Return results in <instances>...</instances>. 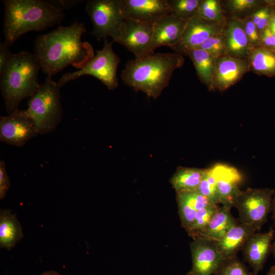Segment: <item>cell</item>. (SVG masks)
Here are the masks:
<instances>
[{
	"label": "cell",
	"mask_w": 275,
	"mask_h": 275,
	"mask_svg": "<svg viewBox=\"0 0 275 275\" xmlns=\"http://www.w3.org/2000/svg\"><path fill=\"white\" fill-rule=\"evenodd\" d=\"M86 32L84 24L75 22L37 36L33 53L43 72L52 77L69 65L83 68L94 56L92 46L82 41Z\"/></svg>",
	"instance_id": "cell-1"
},
{
	"label": "cell",
	"mask_w": 275,
	"mask_h": 275,
	"mask_svg": "<svg viewBox=\"0 0 275 275\" xmlns=\"http://www.w3.org/2000/svg\"><path fill=\"white\" fill-rule=\"evenodd\" d=\"M184 62L178 53H157L130 60L121 74L123 82L154 99L169 84L174 71Z\"/></svg>",
	"instance_id": "cell-2"
},
{
	"label": "cell",
	"mask_w": 275,
	"mask_h": 275,
	"mask_svg": "<svg viewBox=\"0 0 275 275\" xmlns=\"http://www.w3.org/2000/svg\"><path fill=\"white\" fill-rule=\"evenodd\" d=\"M5 43L12 45L30 31H41L60 23L63 12L41 0H4Z\"/></svg>",
	"instance_id": "cell-3"
},
{
	"label": "cell",
	"mask_w": 275,
	"mask_h": 275,
	"mask_svg": "<svg viewBox=\"0 0 275 275\" xmlns=\"http://www.w3.org/2000/svg\"><path fill=\"white\" fill-rule=\"evenodd\" d=\"M41 69L34 53L21 51L12 53L10 60L1 76V90L6 109L10 114L17 111L20 102L31 97L40 84L38 75Z\"/></svg>",
	"instance_id": "cell-4"
},
{
	"label": "cell",
	"mask_w": 275,
	"mask_h": 275,
	"mask_svg": "<svg viewBox=\"0 0 275 275\" xmlns=\"http://www.w3.org/2000/svg\"><path fill=\"white\" fill-rule=\"evenodd\" d=\"M58 82L47 76L36 93L29 98L23 113L34 122L39 134L54 131L60 123L63 111Z\"/></svg>",
	"instance_id": "cell-5"
},
{
	"label": "cell",
	"mask_w": 275,
	"mask_h": 275,
	"mask_svg": "<svg viewBox=\"0 0 275 275\" xmlns=\"http://www.w3.org/2000/svg\"><path fill=\"white\" fill-rule=\"evenodd\" d=\"M114 41L104 39L103 47L81 69L64 74L59 80L61 88L66 83L84 75H91L101 81L108 89L118 85L117 69L120 60L113 48Z\"/></svg>",
	"instance_id": "cell-6"
},
{
	"label": "cell",
	"mask_w": 275,
	"mask_h": 275,
	"mask_svg": "<svg viewBox=\"0 0 275 275\" xmlns=\"http://www.w3.org/2000/svg\"><path fill=\"white\" fill-rule=\"evenodd\" d=\"M275 189L251 188L241 191L234 207L238 210V222L259 231L272 210Z\"/></svg>",
	"instance_id": "cell-7"
},
{
	"label": "cell",
	"mask_w": 275,
	"mask_h": 275,
	"mask_svg": "<svg viewBox=\"0 0 275 275\" xmlns=\"http://www.w3.org/2000/svg\"><path fill=\"white\" fill-rule=\"evenodd\" d=\"M86 11L92 22V35L97 40L113 38L124 20L120 0H90Z\"/></svg>",
	"instance_id": "cell-8"
},
{
	"label": "cell",
	"mask_w": 275,
	"mask_h": 275,
	"mask_svg": "<svg viewBox=\"0 0 275 275\" xmlns=\"http://www.w3.org/2000/svg\"><path fill=\"white\" fill-rule=\"evenodd\" d=\"M153 33V23L124 19L112 39L140 58L154 53Z\"/></svg>",
	"instance_id": "cell-9"
},
{
	"label": "cell",
	"mask_w": 275,
	"mask_h": 275,
	"mask_svg": "<svg viewBox=\"0 0 275 275\" xmlns=\"http://www.w3.org/2000/svg\"><path fill=\"white\" fill-rule=\"evenodd\" d=\"M225 24L206 19L197 14L187 21L179 42L172 49L186 55L188 51L198 48L210 37L223 32Z\"/></svg>",
	"instance_id": "cell-10"
},
{
	"label": "cell",
	"mask_w": 275,
	"mask_h": 275,
	"mask_svg": "<svg viewBox=\"0 0 275 275\" xmlns=\"http://www.w3.org/2000/svg\"><path fill=\"white\" fill-rule=\"evenodd\" d=\"M38 134L34 122L23 111L17 109L8 116L0 118L1 142L22 147Z\"/></svg>",
	"instance_id": "cell-11"
},
{
	"label": "cell",
	"mask_w": 275,
	"mask_h": 275,
	"mask_svg": "<svg viewBox=\"0 0 275 275\" xmlns=\"http://www.w3.org/2000/svg\"><path fill=\"white\" fill-rule=\"evenodd\" d=\"M192 266L190 275H215L225 259L218 252L215 242L201 238L190 243Z\"/></svg>",
	"instance_id": "cell-12"
},
{
	"label": "cell",
	"mask_w": 275,
	"mask_h": 275,
	"mask_svg": "<svg viewBox=\"0 0 275 275\" xmlns=\"http://www.w3.org/2000/svg\"><path fill=\"white\" fill-rule=\"evenodd\" d=\"M124 19L154 23L170 14L168 0H120Z\"/></svg>",
	"instance_id": "cell-13"
},
{
	"label": "cell",
	"mask_w": 275,
	"mask_h": 275,
	"mask_svg": "<svg viewBox=\"0 0 275 275\" xmlns=\"http://www.w3.org/2000/svg\"><path fill=\"white\" fill-rule=\"evenodd\" d=\"M250 70L247 58L227 55L216 59L212 90L220 91L227 90Z\"/></svg>",
	"instance_id": "cell-14"
},
{
	"label": "cell",
	"mask_w": 275,
	"mask_h": 275,
	"mask_svg": "<svg viewBox=\"0 0 275 275\" xmlns=\"http://www.w3.org/2000/svg\"><path fill=\"white\" fill-rule=\"evenodd\" d=\"M274 230L270 228L263 233L256 232L248 239L242 249L245 261L252 269L253 275H258L271 252Z\"/></svg>",
	"instance_id": "cell-15"
},
{
	"label": "cell",
	"mask_w": 275,
	"mask_h": 275,
	"mask_svg": "<svg viewBox=\"0 0 275 275\" xmlns=\"http://www.w3.org/2000/svg\"><path fill=\"white\" fill-rule=\"evenodd\" d=\"M216 174V191L219 204L232 208L241 192L242 176L235 168L218 163L214 166Z\"/></svg>",
	"instance_id": "cell-16"
},
{
	"label": "cell",
	"mask_w": 275,
	"mask_h": 275,
	"mask_svg": "<svg viewBox=\"0 0 275 275\" xmlns=\"http://www.w3.org/2000/svg\"><path fill=\"white\" fill-rule=\"evenodd\" d=\"M187 21L171 14L153 23L152 49L168 46L172 48L180 41Z\"/></svg>",
	"instance_id": "cell-17"
},
{
	"label": "cell",
	"mask_w": 275,
	"mask_h": 275,
	"mask_svg": "<svg viewBox=\"0 0 275 275\" xmlns=\"http://www.w3.org/2000/svg\"><path fill=\"white\" fill-rule=\"evenodd\" d=\"M223 34L228 55L247 58L253 48L244 32L240 19L234 17L228 21H226Z\"/></svg>",
	"instance_id": "cell-18"
},
{
	"label": "cell",
	"mask_w": 275,
	"mask_h": 275,
	"mask_svg": "<svg viewBox=\"0 0 275 275\" xmlns=\"http://www.w3.org/2000/svg\"><path fill=\"white\" fill-rule=\"evenodd\" d=\"M256 232L253 227L237 221L221 240L215 243L225 260L233 258L242 250L249 237Z\"/></svg>",
	"instance_id": "cell-19"
},
{
	"label": "cell",
	"mask_w": 275,
	"mask_h": 275,
	"mask_svg": "<svg viewBox=\"0 0 275 275\" xmlns=\"http://www.w3.org/2000/svg\"><path fill=\"white\" fill-rule=\"evenodd\" d=\"M176 199L181 226L187 233L192 226L197 211L214 204L198 191L176 193Z\"/></svg>",
	"instance_id": "cell-20"
},
{
	"label": "cell",
	"mask_w": 275,
	"mask_h": 275,
	"mask_svg": "<svg viewBox=\"0 0 275 275\" xmlns=\"http://www.w3.org/2000/svg\"><path fill=\"white\" fill-rule=\"evenodd\" d=\"M231 209L229 207L223 205L219 207L208 225L197 238L206 239L214 242L221 240L237 222L233 216Z\"/></svg>",
	"instance_id": "cell-21"
},
{
	"label": "cell",
	"mask_w": 275,
	"mask_h": 275,
	"mask_svg": "<svg viewBox=\"0 0 275 275\" xmlns=\"http://www.w3.org/2000/svg\"><path fill=\"white\" fill-rule=\"evenodd\" d=\"M23 237L22 228L15 214L9 209L0 211V247L11 250Z\"/></svg>",
	"instance_id": "cell-22"
},
{
	"label": "cell",
	"mask_w": 275,
	"mask_h": 275,
	"mask_svg": "<svg viewBox=\"0 0 275 275\" xmlns=\"http://www.w3.org/2000/svg\"><path fill=\"white\" fill-rule=\"evenodd\" d=\"M186 55L192 60L200 81L211 90L216 59L200 48L190 50Z\"/></svg>",
	"instance_id": "cell-23"
},
{
	"label": "cell",
	"mask_w": 275,
	"mask_h": 275,
	"mask_svg": "<svg viewBox=\"0 0 275 275\" xmlns=\"http://www.w3.org/2000/svg\"><path fill=\"white\" fill-rule=\"evenodd\" d=\"M206 169L179 167L170 179L176 193L197 191Z\"/></svg>",
	"instance_id": "cell-24"
},
{
	"label": "cell",
	"mask_w": 275,
	"mask_h": 275,
	"mask_svg": "<svg viewBox=\"0 0 275 275\" xmlns=\"http://www.w3.org/2000/svg\"><path fill=\"white\" fill-rule=\"evenodd\" d=\"M251 70L268 77L275 76V51L263 46L253 48L247 57Z\"/></svg>",
	"instance_id": "cell-25"
},
{
	"label": "cell",
	"mask_w": 275,
	"mask_h": 275,
	"mask_svg": "<svg viewBox=\"0 0 275 275\" xmlns=\"http://www.w3.org/2000/svg\"><path fill=\"white\" fill-rule=\"evenodd\" d=\"M201 0H168L170 14L188 21L198 14Z\"/></svg>",
	"instance_id": "cell-26"
},
{
	"label": "cell",
	"mask_w": 275,
	"mask_h": 275,
	"mask_svg": "<svg viewBox=\"0 0 275 275\" xmlns=\"http://www.w3.org/2000/svg\"><path fill=\"white\" fill-rule=\"evenodd\" d=\"M217 204H211L195 214L192 226L187 232L193 239L197 238L208 225L219 208Z\"/></svg>",
	"instance_id": "cell-27"
},
{
	"label": "cell",
	"mask_w": 275,
	"mask_h": 275,
	"mask_svg": "<svg viewBox=\"0 0 275 275\" xmlns=\"http://www.w3.org/2000/svg\"><path fill=\"white\" fill-rule=\"evenodd\" d=\"M198 14L219 23H225L227 21L221 2L217 0H201Z\"/></svg>",
	"instance_id": "cell-28"
},
{
	"label": "cell",
	"mask_w": 275,
	"mask_h": 275,
	"mask_svg": "<svg viewBox=\"0 0 275 275\" xmlns=\"http://www.w3.org/2000/svg\"><path fill=\"white\" fill-rule=\"evenodd\" d=\"M197 191L213 203L219 204L216 191V174L214 166L206 170Z\"/></svg>",
	"instance_id": "cell-29"
},
{
	"label": "cell",
	"mask_w": 275,
	"mask_h": 275,
	"mask_svg": "<svg viewBox=\"0 0 275 275\" xmlns=\"http://www.w3.org/2000/svg\"><path fill=\"white\" fill-rule=\"evenodd\" d=\"M198 48L207 51L216 59L228 55L223 32L210 37Z\"/></svg>",
	"instance_id": "cell-30"
},
{
	"label": "cell",
	"mask_w": 275,
	"mask_h": 275,
	"mask_svg": "<svg viewBox=\"0 0 275 275\" xmlns=\"http://www.w3.org/2000/svg\"><path fill=\"white\" fill-rule=\"evenodd\" d=\"M215 275H253L237 257L225 260Z\"/></svg>",
	"instance_id": "cell-31"
},
{
	"label": "cell",
	"mask_w": 275,
	"mask_h": 275,
	"mask_svg": "<svg viewBox=\"0 0 275 275\" xmlns=\"http://www.w3.org/2000/svg\"><path fill=\"white\" fill-rule=\"evenodd\" d=\"M273 7L274 5L272 2H268V4L265 7L257 9L250 15L259 34L269 27L271 17L274 10Z\"/></svg>",
	"instance_id": "cell-32"
},
{
	"label": "cell",
	"mask_w": 275,
	"mask_h": 275,
	"mask_svg": "<svg viewBox=\"0 0 275 275\" xmlns=\"http://www.w3.org/2000/svg\"><path fill=\"white\" fill-rule=\"evenodd\" d=\"M240 19L252 47L254 48L260 46V34L250 15L243 19Z\"/></svg>",
	"instance_id": "cell-33"
},
{
	"label": "cell",
	"mask_w": 275,
	"mask_h": 275,
	"mask_svg": "<svg viewBox=\"0 0 275 275\" xmlns=\"http://www.w3.org/2000/svg\"><path fill=\"white\" fill-rule=\"evenodd\" d=\"M260 3L256 0H230L227 2V6L232 13L239 14L254 10Z\"/></svg>",
	"instance_id": "cell-34"
},
{
	"label": "cell",
	"mask_w": 275,
	"mask_h": 275,
	"mask_svg": "<svg viewBox=\"0 0 275 275\" xmlns=\"http://www.w3.org/2000/svg\"><path fill=\"white\" fill-rule=\"evenodd\" d=\"M10 186V179L8 176L5 163L4 160L0 161V199H3Z\"/></svg>",
	"instance_id": "cell-35"
},
{
	"label": "cell",
	"mask_w": 275,
	"mask_h": 275,
	"mask_svg": "<svg viewBox=\"0 0 275 275\" xmlns=\"http://www.w3.org/2000/svg\"><path fill=\"white\" fill-rule=\"evenodd\" d=\"M260 46L273 50L275 48V35L268 28L260 34Z\"/></svg>",
	"instance_id": "cell-36"
},
{
	"label": "cell",
	"mask_w": 275,
	"mask_h": 275,
	"mask_svg": "<svg viewBox=\"0 0 275 275\" xmlns=\"http://www.w3.org/2000/svg\"><path fill=\"white\" fill-rule=\"evenodd\" d=\"M8 46L5 42L0 43V75L6 68L12 54Z\"/></svg>",
	"instance_id": "cell-37"
},
{
	"label": "cell",
	"mask_w": 275,
	"mask_h": 275,
	"mask_svg": "<svg viewBox=\"0 0 275 275\" xmlns=\"http://www.w3.org/2000/svg\"><path fill=\"white\" fill-rule=\"evenodd\" d=\"M51 5L57 9L63 11L64 10L69 9L80 3L79 0H58L47 1Z\"/></svg>",
	"instance_id": "cell-38"
},
{
	"label": "cell",
	"mask_w": 275,
	"mask_h": 275,
	"mask_svg": "<svg viewBox=\"0 0 275 275\" xmlns=\"http://www.w3.org/2000/svg\"><path fill=\"white\" fill-rule=\"evenodd\" d=\"M269 28L271 31L275 35V12L274 10L272 13L270 23L269 25Z\"/></svg>",
	"instance_id": "cell-39"
},
{
	"label": "cell",
	"mask_w": 275,
	"mask_h": 275,
	"mask_svg": "<svg viewBox=\"0 0 275 275\" xmlns=\"http://www.w3.org/2000/svg\"><path fill=\"white\" fill-rule=\"evenodd\" d=\"M40 275H61L58 272L54 270H47L42 272Z\"/></svg>",
	"instance_id": "cell-40"
},
{
	"label": "cell",
	"mask_w": 275,
	"mask_h": 275,
	"mask_svg": "<svg viewBox=\"0 0 275 275\" xmlns=\"http://www.w3.org/2000/svg\"><path fill=\"white\" fill-rule=\"evenodd\" d=\"M273 213V218L275 224V194L273 196L272 203V210Z\"/></svg>",
	"instance_id": "cell-41"
},
{
	"label": "cell",
	"mask_w": 275,
	"mask_h": 275,
	"mask_svg": "<svg viewBox=\"0 0 275 275\" xmlns=\"http://www.w3.org/2000/svg\"><path fill=\"white\" fill-rule=\"evenodd\" d=\"M266 275H275V265L270 267Z\"/></svg>",
	"instance_id": "cell-42"
},
{
	"label": "cell",
	"mask_w": 275,
	"mask_h": 275,
	"mask_svg": "<svg viewBox=\"0 0 275 275\" xmlns=\"http://www.w3.org/2000/svg\"><path fill=\"white\" fill-rule=\"evenodd\" d=\"M271 252L273 255L274 258H275V240L272 244Z\"/></svg>",
	"instance_id": "cell-43"
},
{
	"label": "cell",
	"mask_w": 275,
	"mask_h": 275,
	"mask_svg": "<svg viewBox=\"0 0 275 275\" xmlns=\"http://www.w3.org/2000/svg\"><path fill=\"white\" fill-rule=\"evenodd\" d=\"M184 275H190L189 274H188V273H186Z\"/></svg>",
	"instance_id": "cell-44"
},
{
	"label": "cell",
	"mask_w": 275,
	"mask_h": 275,
	"mask_svg": "<svg viewBox=\"0 0 275 275\" xmlns=\"http://www.w3.org/2000/svg\"><path fill=\"white\" fill-rule=\"evenodd\" d=\"M273 50L275 51V48H274Z\"/></svg>",
	"instance_id": "cell-45"
},
{
	"label": "cell",
	"mask_w": 275,
	"mask_h": 275,
	"mask_svg": "<svg viewBox=\"0 0 275 275\" xmlns=\"http://www.w3.org/2000/svg\"><path fill=\"white\" fill-rule=\"evenodd\" d=\"M274 12H275V10H274Z\"/></svg>",
	"instance_id": "cell-46"
}]
</instances>
